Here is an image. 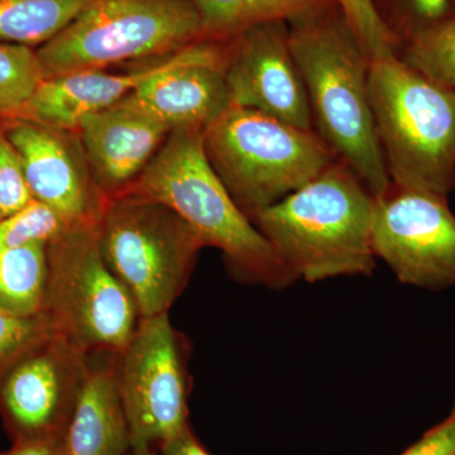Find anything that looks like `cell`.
<instances>
[{
    "mask_svg": "<svg viewBox=\"0 0 455 455\" xmlns=\"http://www.w3.org/2000/svg\"><path fill=\"white\" fill-rule=\"evenodd\" d=\"M313 131L374 197L391 188L371 107V59L335 2L287 20Z\"/></svg>",
    "mask_w": 455,
    "mask_h": 455,
    "instance_id": "obj_1",
    "label": "cell"
},
{
    "mask_svg": "<svg viewBox=\"0 0 455 455\" xmlns=\"http://www.w3.org/2000/svg\"><path fill=\"white\" fill-rule=\"evenodd\" d=\"M374 196L334 160L315 179L252 218L298 280L371 276Z\"/></svg>",
    "mask_w": 455,
    "mask_h": 455,
    "instance_id": "obj_2",
    "label": "cell"
},
{
    "mask_svg": "<svg viewBox=\"0 0 455 455\" xmlns=\"http://www.w3.org/2000/svg\"><path fill=\"white\" fill-rule=\"evenodd\" d=\"M203 132L196 128L171 131L125 191L151 197L178 212L204 247L221 251L239 280L275 290L295 283L267 239L236 205L212 170L204 149Z\"/></svg>",
    "mask_w": 455,
    "mask_h": 455,
    "instance_id": "obj_3",
    "label": "cell"
},
{
    "mask_svg": "<svg viewBox=\"0 0 455 455\" xmlns=\"http://www.w3.org/2000/svg\"><path fill=\"white\" fill-rule=\"evenodd\" d=\"M371 107L394 187L448 197L455 190V92L397 55L371 61Z\"/></svg>",
    "mask_w": 455,
    "mask_h": 455,
    "instance_id": "obj_4",
    "label": "cell"
},
{
    "mask_svg": "<svg viewBox=\"0 0 455 455\" xmlns=\"http://www.w3.org/2000/svg\"><path fill=\"white\" fill-rule=\"evenodd\" d=\"M203 142L212 170L250 220L337 160L315 132L233 106L204 130Z\"/></svg>",
    "mask_w": 455,
    "mask_h": 455,
    "instance_id": "obj_5",
    "label": "cell"
},
{
    "mask_svg": "<svg viewBox=\"0 0 455 455\" xmlns=\"http://www.w3.org/2000/svg\"><path fill=\"white\" fill-rule=\"evenodd\" d=\"M200 40L202 20L188 0H92L36 52L49 79L160 59Z\"/></svg>",
    "mask_w": 455,
    "mask_h": 455,
    "instance_id": "obj_6",
    "label": "cell"
},
{
    "mask_svg": "<svg viewBox=\"0 0 455 455\" xmlns=\"http://www.w3.org/2000/svg\"><path fill=\"white\" fill-rule=\"evenodd\" d=\"M99 244L140 317L169 313L204 248L178 212L131 191L108 199L99 221Z\"/></svg>",
    "mask_w": 455,
    "mask_h": 455,
    "instance_id": "obj_7",
    "label": "cell"
},
{
    "mask_svg": "<svg viewBox=\"0 0 455 455\" xmlns=\"http://www.w3.org/2000/svg\"><path fill=\"white\" fill-rule=\"evenodd\" d=\"M49 277L44 314L52 333L86 355H118L140 316L133 299L108 267L99 223L68 230L47 247Z\"/></svg>",
    "mask_w": 455,
    "mask_h": 455,
    "instance_id": "obj_8",
    "label": "cell"
},
{
    "mask_svg": "<svg viewBox=\"0 0 455 455\" xmlns=\"http://www.w3.org/2000/svg\"><path fill=\"white\" fill-rule=\"evenodd\" d=\"M188 355L187 338L166 313L140 317L125 348L114 355L132 449L157 451L190 427Z\"/></svg>",
    "mask_w": 455,
    "mask_h": 455,
    "instance_id": "obj_9",
    "label": "cell"
},
{
    "mask_svg": "<svg viewBox=\"0 0 455 455\" xmlns=\"http://www.w3.org/2000/svg\"><path fill=\"white\" fill-rule=\"evenodd\" d=\"M372 248L401 283L440 291L455 284V215L448 197L391 185L374 197Z\"/></svg>",
    "mask_w": 455,
    "mask_h": 455,
    "instance_id": "obj_10",
    "label": "cell"
},
{
    "mask_svg": "<svg viewBox=\"0 0 455 455\" xmlns=\"http://www.w3.org/2000/svg\"><path fill=\"white\" fill-rule=\"evenodd\" d=\"M90 355L51 334L20 359L0 385V418L12 442L65 436Z\"/></svg>",
    "mask_w": 455,
    "mask_h": 455,
    "instance_id": "obj_11",
    "label": "cell"
},
{
    "mask_svg": "<svg viewBox=\"0 0 455 455\" xmlns=\"http://www.w3.org/2000/svg\"><path fill=\"white\" fill-rule=\"evenodd\" d=\"M230 103L313 131L309 101L286 20L260 23L224 40Z\"/></svg>",
    "mask_w": 455,
    "mask_h": 455,
    "instance_id": "obj_12",
    "label": "cell"
},
{
    "mask_svg": "<svg viewBox=\"0 0 455 455\" xmlns=\"http://www.w3.org/2000/svg\"><path fill=\"white\" fill-rule=\"evenodd\" d=\"M0 118L35 200L50 206L70 227L99 223L108 197L95 182L77 132Z\"/></svg>",
    "mask_w": 455,
    "mask_h": 455,
    "instance_id": "obj_13",
    "label": "cell"
},
{
    "mask_svg": "<svg viewBox=\"0 0 455 455\" xmlns=\"http://www.w3.org/2000/svg\"><path fill=\"white\" fill-rule=\"evenodd\" d=\"M224 59V41H197L184 61L143 84L122 103L170 131H204L232 107Z\"/></svg>",
    "mask_w": 455,
    "mask_h": 455,
    "instance_id": "obj_14",
    "label": "cell"
},
{
    "mask_svg": "<svg viewBox=\"0 0 455 455\" xmlns=\"http://www.w3.org/2000/svg\"><path fill=\"white\" fill-rule=\"evenodd\" d=\"M194 44L172 55L148 60L134 70H106L49 77L38 84L25 106L11 116L57 130L76 132L83 118L118 104L158 74L169 70L190 55Z\"/></svg>",
    "mask_w": 455,
    "mask_h": 455,
    "instance_id": "obj_15",
    "label": "cell"
},
{
    "mask_svg": "<svg viewBox=\"0 0 455 455\" xmlns=\"http://www.w3.org/2000/svg\"><path fill=\"white\" fill-rule=\"evenodd\" d=\"M77 134L101 193H124L170 134L169 128L119 101L82 119Z\"/></svg>",
    "mask_w": 455,
    "mask_h": 455,
    "instance_id": "obj_16",
    "label": "cell"
},
{
    "mask_svg": "<svg viewBox=\"0 0 455 455\" xmlns=\"http://www.w3.org/2000/svg\"><path fill=\"white\" fill-rule=\"evenodd\" d=\"M114 355H90L88 376L65 434L68 455H128L132 451Z\"/></svg>",
    "mask_w": 455,
    "mask_h": 455,
    "instance_id": "obj_17",
    "label": "cell"
},
{
    "mask_svg": "<svg viewBox=\"0 0 455 455\" xmlns=\"http://www.w3.org/2000/svg\"><path fill=\"white\" fill-rule=\"evenodd\" d=\"M92 0H0V42L37 50L53 40Z\"/></svg>",
    "mask_w": 455,
    "mask_h": 455,
    "instance_id": "obj_18",
    "label": "cell"
},
{
    "mask_svg": "<svg viewBox=\"0 0 455 455\" xmlns=\"http://www.w3.org/2000/svg\"><path fill=\"white\" fill-rule=\"evenodd\" d=\"M49 244L36 243L0 253V310L12 315H41L49 277Z\"/></svg>",
    "mask_w": 455,
    "mask_h": 455,
    "instance_id": "obj_19",
    "label": "cell"
},
{
    "mask_svg": "<svg viewBox=\"0 0 455 455\" xmlns=\"http://www.w3.org/2000/svg\"><path fill=\"white\" fill-rule=\"evenodd\" d=\"M202 20L204 38L224 41L271 20H289L334 0H188Z\"/></svg>",
    "mask_w": 455,
    "mask_h": 455,
    "instance_id": "obj_20",
    "label": "cell"
},
{
    "mask_svg": "<svg viewBox=\"0 0 455 455\" xmlns=\"http://www.w3.org/2000/svg\"><path fill=\"white\" fill-rule=\"evenodd\" d=\"M397 56L416 73L455 92V17L416 33Z\"/></svg>",
    "mask_w": 455,
    "mask_h": 455,
    "instance_id": "obj_21",
    "label": "cell"
},
{
    "mask_svg": "<svg viewBox=\"0 0 455 455\" xmlns=\"http://www.w3.org/2000/svg\"><path fill=\"white\" fill-rule=\"evenodd\" d=\"M42 80L35 49L0 42V116L17 113Z\"/></svg>",
    "mask_w": 455,
    "mask_h": 455,
    "instance_id": "obj_22",
    "label": "cell"
},
{
    "mask_svg": "<svg viewBox=\"0 0 455 455\" xmlns=\"http://www.w3.org/2000/svg\"><path fill=\"white\" fill-rule=\"evenodd\" d=\"M71 228L50 206L37 200L0 221V253L25 245L50 244Z\"/></svg>",
    "mask_w": 455,
    "mask_h": 455,
    "instance_id": "obj_23",
    "label": "cell"
},
{
    "mask_svg": "<svg viewBox=\"0 0 455 455\" xmlns=\"http://www.w3.org/2000/svg\"><path fill=\"white\" fill-rule=\"evenodd\" d=\"M371 61L397 55L398 38L374 0H334Z\"/></svg>",
    "mask_w": 455,
    "mask_h": 455,
    "instance_id": "obj_24",
    "label": "cell"
},
{
    "mask_svg": "<svg viewBox=\"0 0 455 455\" xmlns=\"http://www.w3.org/2000/svg\"><path fill=\"white\" fill-rule=\"evenodd\" d=\"M51 334L52 329L44 314L22 317L0 310V385L14 364Z\"/></svg>",
    "mask_w": 455,
    "mask_h": 455,
    "instance_id": "obj_25",
    "label": "cell"
},
{
    "mask_svg": "<svg viewBox=\"0 0 455 455\" xmlns=\"http://www.w3.org/2000/svg\"><path fill=\"white\" fill-rule=\"evenodd\" d=\"M35 202L22 161L9 142L0 118V221Z\"/></svg>",
    "mask_w": 455,
    "mask_h": 455,
    "instance_id": "obj_26",
    "label": "cell"
},
{
    "mask_svg": "<svg viewBox=\"0 0 455 455\" xmlns=\"http://www.w3.org/2000/svg\"><path fill=\"white\" fill-rule=\"evenodd\" d=\"M388 3L391 22H395L394 33L398 41L403 42L427 27L442 22L449 17L451 9V0H388Z\"/></svg>",
    "mask_w": 455,
    "mask_h": 455,
    "instance_id": "obj_27",
    "label": "cell"
},
{
    "mask_svg": "<svg viewBox=\"0 0 455 455\" xmlns=\"http://www.w3.org/2000/svg\"><path fill=\"white\" fill-rule=\"evenodd\" d=\"M401 455H455V406L442 423L431 427Z\"/></svg>",
    "mask_w": 455,
    "mask_h": 455,
    "instance_id": "obj_28",
    "label": "cell"
},
{
    "mask_svg": "<svg viewBox=\"0 0 455 455\" xmlns=\"http://www.w3.org/2000/svg\"><path fill=\"white\" fill-rule=\"evenodd\" d=\"M0 455H68L65 436L23 439L13 442L11 449Z\"/></svg>",
    "mask_w": 455,
    "mask_h": 455,
    "instance_id": "obj_29",
    "label": "cell"
},
{
    "mask_svg": "<svg viewBox=\"0 0 455 455\" xmlns=\"http://www.w3.org/2000/svg\"><path fill=\"white\" fill-rule=\"evenodd\" d=\"M157 453L158 455H212L200 444L190 427L176 438L164 444L158 449Z\"/></svg>",
    "mask_w": 455,
    "mask_h": 455,
    "instance_id": "obj_30",
    "label": "cell"
},
{
    "mask_svg": "<svg viewBox=\"0 0 455 455\" xmlns=\"http://www.w3.org/2000/svg\"><path fill=\"white\" fill-rule=\"evenodd\" d=\"M128 455H158V453L152 449H132Z\"/></svg>",
    "mask_w": 455,
    "mask_h": 455,
    "instance_id": "obj_31",
    "label": "cell"
},
{
    "mask_svg": "<svg viewBox=\"0 0 455 455\" xmlns=\"http://www.w3.org/2000/svg\"><path fill=\"white\" fill-rule=\"evenodd\" d=\"M449 17H455V0H451V9H449Z\"/></svg>",
    "mask_w": 455,
    "mask_h": 455,
    "instance_id": "obj_32",
    "label": "cell"
}]
</instances>
